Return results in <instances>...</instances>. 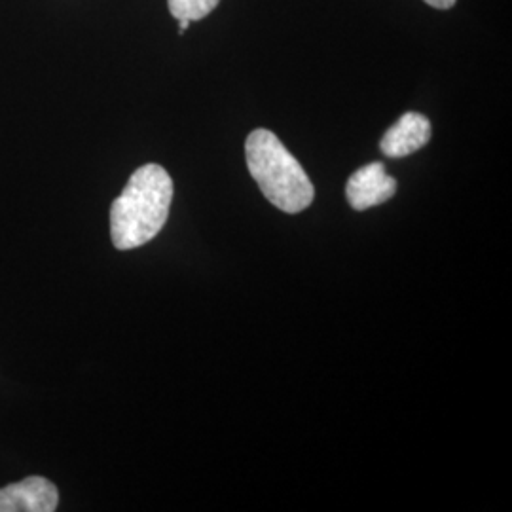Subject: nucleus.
Returning a JSON list of instances; mask_svg holds the SVG:
<instances>
[{"label":"nucleus","mask_w":512,"mask_h":512,"mask_svg":"<svg viewBox=\"0 0 512 512\" xmlns=\"http://www.w3.org/2000/svg\"><path fill=\"white\" fill-rule=\"evenodd\" d=\"M173 181L162 165L139 167L110 207V238L118 251H131L156 238L169 217Z\"/></svg>","instance_id":"obj_1"},{"label":"nucleus","mask_w":512,"mask_h":512,"mask_svg":"<svg viewBox=\"0 0 512 512\" xmlns=\"http://www.w3.org/2000/svg\"><path fill=\"white\" fill-rule=\"evenodd\" d=\"M245 158L251 177L266 200L283 213H302L315 196L304 167L268 129H255L245 141Z\"/></svg>","instance_id":"obj_2"},{"label":"nucleus","mask_w":512,"mask_h":512,"mask_svg":"<svg viewBox=\"0 0 512 512\" xmlns=\"http://www.w3.org/2000/svg\"><path fill=\"white\" fill-rule=\"evenodd\" d=\"M57 505V486L44 476H29L0 488V512H54Z\"/></svg>","instance_id":"obj_3"},{"label":"nucleus","mask_w":512,"mask_h":512,"mask_svg":"<svg viewBox=\"0 0 512 512\" xmlns=\"http://www.w3.org/2000/svg\"><path fill=\"white\" fill-rule=\"evenodd\" d=\"M397 192V181L387 175L382 162L365 165L349 177L346 186L348 202L355 211H366L391 200Z\"/></svg>","instance_id":"obj_4"},{"label":"nucleus","mask_w":512,"mask_h":512,"mask_svg":"<svg viewBox=\"0 0 512 512\" xmlns=\"http://www.w3.org/2000/svg\"><path fill=\"white\" fill-rule=\"evenodd\" d=\"M431 139V122L420 112H406L387 129L380 148L389 158H404L425 147Z\"/></svg>","instance_id":"obj_5"},{"label":"nucleus","mask_w":512,"mask_h":512,"mask_svg":"<svg viewBox=\"0 0 512 512\" xmlns=\"http://www.w3.org/2000/svg\"><path fill=\"white\" fill-rule=\"evenodd\" d=\"M220 0H167L171 16L188 21H200L207 18L217 6Z\"/></svg>","instance_id":"obj_6"},{"label":"nucleus","mask_w":512,"mask_h":512,"mask_svg":"<svg viewBox=\"0 0 512 512\" xmlns=\"http://www.w3.org/2000/svg\"><path fill=\"white\" fill-rule=\"evenodd\" d=\"M429 6H433V8H439V10H448V8H452L454 4H456V0H425Z\"/></svg>","instance_id":"obj_7"},{"label":"nucleus","mask_w":512,"mask_h":512,"mask_svg":"<svg viewBox=\"0 0 512 512\" xmlns=\"http://www.w3.org/2000/svg\"><path fill=\"white\" fill-rule=\"evenodd\" d=\"M190 23H192V21H188V19H179V35L186 33V29L190 27Z\"/></svg>","instance_id":"obj_8"}]
</instances>
